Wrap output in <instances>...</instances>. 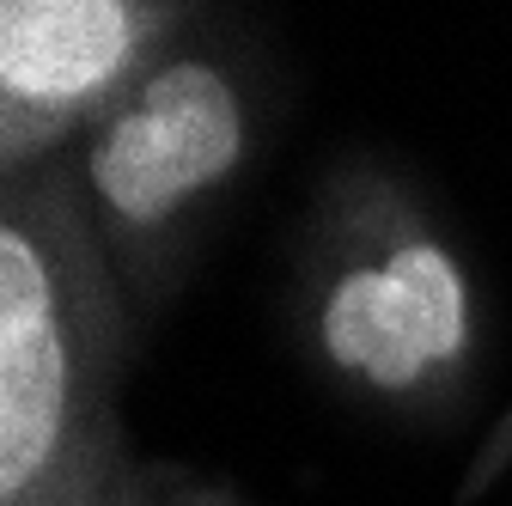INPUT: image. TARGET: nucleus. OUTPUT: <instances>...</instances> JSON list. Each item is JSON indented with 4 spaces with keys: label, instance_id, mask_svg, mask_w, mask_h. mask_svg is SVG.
<instances>
[{
    "label": "nucleus",
    "instance_id": "nucleus-3",
    "mask_svg": "<svg viewBox=\"0 0 512 506\" xmlns=\"http://www.w3.org/2000/svg\"><path fill=\"white\" fill-rule=\"evenodd\" d=\"M68 366L49 311V281L37 250L7 232L0 238V482L19 494L55 452Z\"/></svg>",
    "mask_w": 512,
    "mask_h": 506
},
{
    "label": "nucleus",
    "instance_id": "nucleus-4",
    "mask_svg": "<svg viewBox=\"0 0 512 506\" xmlns=\"http://www.w3.org/2000/svg\"><path fill=\"white\" fill-rule=\"evenodd\" d=\"M122 0H0V74L13 98H74L116 74Z\"/></svg>",
    "mask_w": 512,
    "mask_h": 506
},
{
    "label": "nucleus",
    "instance_id": "nucleus-1",
    "mask_svg": "<svg viewBox=\"0 0 512 506\" xmlns=\"http://www.w3.org/2000/svg\"><path fill=\"white\" fill-rule=\"evenodd\" d=\"M232 159H238L232 86L214 68L183 61V68L159 74L147 98L104 135L92 177L128 220L147 226L183 208V196H196L220 171H232Z\"/></svg>",
    "mask_w": 512,
    "mask_h": 506
},
{
    "label": "nucleus",
    "instance_id": "nucleus-2",
    "mask_svg": "<svg viewBox=\"0 0 512 506\" xmlns=\"http://www.w3.org/2000/svg\"><path fill=\"white\" fill-rule=\"evenodd\" d=\"M324 342L372 385H415L433 360L464 348V287L433 244H403L391 269L348 275L324 305Z\"/></svg>",
    "mask_w": 512,
    "mask_h": 506
}]
</instances>
